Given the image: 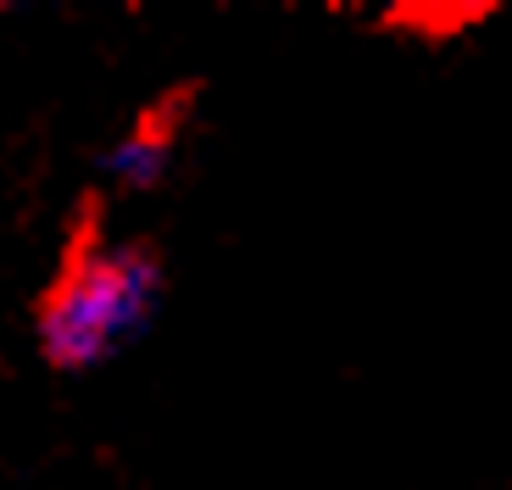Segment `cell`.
Wrapping results in <instances>:
<instances>
[{"label":"cell","instance_id":"obj_1","mask_svg":"<svg viewBox=\"0 0 512 490\" xmlns=\"http://www.w3.org/2000/svg\"><path fill=\"white\" fill-rule=\"evenodd\" d=\"M162 296L167 273L156 251L134 240H78L62 273L51 279V290L39 296V351L62 374L101 368L151 329Z\"/></svg>","mask_w":512,"mask_h":490},{"label":"cell","instance_id":"obj_2","mask_svg":"<svg viewBox=\"0 0 512 490\" xmlns=\"http://www.w3.org/2000/svg\"><path fill=\"white\" fill-rule=\"evenodd\" d=\"M167 168H173V134L162 123H134L101 156V173L123 190H151V184L167 179Z\"/></svg>","mask_w":512,"mask_h":490}]
</instances>
